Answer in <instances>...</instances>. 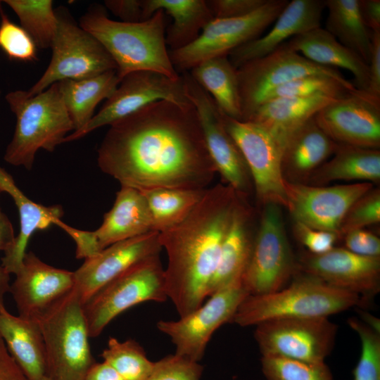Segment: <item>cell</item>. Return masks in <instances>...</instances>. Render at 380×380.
Returning a JSON list of instances; mask_svg holds the SVG:
<instances>
[{"label":"cell","mask_w":380,"mask_h":380,"mask_svg":"<svg viewBox=\"0 0 380 380\" xmlns=\"http://www.w3.org/2000/svg\"><path fill=\"white\" fill-rule=\"evenodd\" d=\"M97 153L103 173L139 191L204 189L217 174L191 102L156 101L114 122Z\"/></svg>","instance_id":"obj_1"},{"label":"cell","mask_w":380,"mask_h":380,"mask_svg":"<svg viewBox=\"0 0 380 380\" xmlns=\"http://www.w3.org/2000/svg\"><path fill=\"white\" fill-rule=\"evenodd\" d=\"M239 195L223 183L208 188L184 220L159 232L167 256L166 293L179 317L197 309L208 298Z\"/></svg>","instance_id":"obj_2"},{"label":"cell","mask_w":380,"mask_h":380,"mask_svg":"<svg viewBox=\"0 0 380 380\" xmlns=\"http://www.w3.org/2000/svg\"><path fill=\"white\" fill-rule=\"evenodd\" d=\"M80 26L106 49L116 65L121 80L138 71H152L172 79L180 77L170 58L165 42V15L157 11L139 23L110 19L102 7L90 8L80 20Z\"/></svg>","instance_id":"obj_3"},{"label":"cell","mask_w":380,"mask_h":380,"mask_svg":"<svg viewBox=\"0 0 380 380\" xmlns=\"http://www.w3.org/2000/svg\"><path fill=\"white\" fill-rule=\"evenodd\" d=\"M5 99L16 118L4 156L12 165L31 170L39 149L53 151L75 129L57 82L34 96L23 90L10 91Z\"/></svg>","instance_id":"obj_4"},{"label":"cell","mask_w":380,"mask_h":380,"mask_svg":"<svg viewBox=\"0 0 380 380\" xmlns=\"http://www.w3.org/2000/svg\"><path fill=\"white\" fill-rule=\"evenodd\" d=\"M283 289L267 294L248 295L232 320L241 327L286 317H329L363 302L357 294L331 286L296 272Z\"/></svg>","instance_id":"obj_5"},{"label":"cell","mask_w":380,"mask_h":380,"mask_svg":"<svg viewBox=\"0 0 380 380\" xmlns=\"http://www.w3.org/2000/svg\"><path fill=\"white\" fill-rule=\"evenodd\" d=\"M37 319L44 339L46 376L84 380L96 362L90 349L83 305L73 287Z\"/></svg>","instance_id":"obj_6"},{"label":"cell","mask_w":380,"mask_h":380,"mask_svg":"<svg viewBox=\"0 0 380 380\" xmlns=\"http://www.w3.org/2000/svg\"><path fill=\"white\" fill-rule=\"evenodd\" d=\"M159 255L134 265L83 305L90 338L100 335L115 317L129 308L146 301L163 303L167 299L165 269Z\"/></svg>","instance_id":"obj_7"},{"label":"cell","mask_w":380,"mask_h":380,"mask_svg":"<svg viewBox=\"0 0 380 380\" xmlns=\"http://www.w3.org/2000/svg\"><path fill=\"white\" fill-rule=\"evenodd\" d=\"M56 14L58 25L51 46V61L40 78L27 91L29 96L63 80H82L116 70L114 61L92 34L69 16Z\"/></svg>","instance_id":"obj_8"},{"label":"cell","mask_w":380,"mask_h":380,"mask_svg":"<svg viewBox=\"0 0 380 380\" xmlns=\"http://www.w3.org/2000/svg\"><path fill=\"white\" fill-rule=\"evenodd\" d=\"M250 260L242 278L249 295H262L285 287L296 272L281 206L263 205Z\"/></svg>","instance_id":"obj_9"},{"label":"cell","mask_w":380,"mask_h":380,"mask_svg":"<svg viewBox=\"0 0 380 380\" xmlns=\"http://www.w3.org/2000/svg\"><path fill=\"white\" fill-rule=\"evenodd\" d=\"M287 0H267L253 13L236 18H213L190 44L169 50L175 70L188 72L199 63L228 56L239 46L260 37L288 4Z\"/></svg>","instance_id":"obj_10"},{"label":"cell","mask_w":380,"mask_h":380,"mask_svg":"<svg viewBox=\"0 0 380 380\" xmlns=\"http://www.w3.org/2000/svg\"><path fill=\"white\" fill-rule=\"evenodd\" d=\"M338 327L329 317L272 319L255 325L262 356L319 363L331 353Z\"/></svg>","instance_id":"obj_11"},{"label":"cell","mask_w":380,"mask_h":380,"mask_svg":"<svg viewBox=\"0 0 380 380\" xmlns=\"http://www.w3.org/2000/svg\"><path fill=\"white\" fill-rule=\"evenodd\" d=\"M242 120H246L273 89L308 75H326L343 82L350 81L336 68L317 64L284 43L271 53L236 68Z\"/></svg>","instance_id":"obj_12"},{"label":"cell","mask_w":380,"mask_h":380,"mask_svg":"<svg viewBox=\"0 0 380 380\" xmlns=\"http://www.w3.org/2000/svg\"><path fill=\"white\" fill-rule=\"evenodd\" d=\"M248 295L242 280L236 281L213 293L191 313L177 320H160L156 327L170 338L175 354L199 362L214 332L232 322Z\"/></svg>","instance_id":"obj_13"},{"label":"cell","mask_w":380,"mask_h":380,"mask_svg":"<svg viewBox=\"0 0 380 380\" xmlns=\"http://www.w3.org/2000/svg\"><path fill=\"white\" fill-rule=\"evenodd\" d=\"M158 101L189 104L182 75L177 79L152 71L125 76L100 110L82 128L68 134L63 143L81 139L105 125H110Z\"/></svg>","instance_id":"obj_14"},{"label":"cell","mask_w":380,"mask_h":380,"mask_svg":"<svg viewBox=\"0 0 380 380\" xmlns=\"http://www.w3.org/2000/svg\"><path fill=\"white\" fill-rule=\"evenodd\" d=\"M58 227L75 241V257L88 259L108 246L153 231L151 213L141 191L121 186L111 209L105 213L101 226L94 231L74 228L62 220Z\"/></svg>","instance_id":"obj_15"},{"label":"cell","mask_w":380,"mask_h":380,"mask_svg":"<svg viewBox=\"0 0 380 380\" xmlns=\"http://www.w3.org/2000/svg\"><path fill=\"white\" fill-rule=\"evenodd\" d=\"M182 77L186 96L197 112L217 173L220 175L223 184L247 197L253 187L251 175L240 148L222 122L216 104L189 72H182Z\"/></svg>","instance_id":"obj_16"},{"label":"cell","mask_w":380,"mask_h":380,"mask_svg":"<svg viewBox=\"0 0 380 380\" xmlns=\"http://www.w3.org/2000/svg\"><path fill=\"white\" fill-rule=\"evenodd\" d=\"M219 112L225 129L245 158L258 200L262 205L275 203L285 207L281 152L274 140L258 124L232 119Z\"/></svg>","instance_id":"obj_17"},{"label":"cell","mask_w":380,"mask_h":380,"mask_svg":"<svg viewBox=\"0 0 380 380\" xmlns=\"http://www.w3.org/2000/svg\"><path fill=\"white\" fill-rule=\"evenodd\" d=\"M315 120L338 144L379 149L380 99L355 89L320 109Z\"/></svg>","instance_id":"obj_18"},{"label":"cell","mask_w":380,"mask_h":380,"mask_svg":"<svg viewBox=\"0 0 380 380\" xmlns=\"http://www.w3.org/2000/svg\"><path fill=\"white\" fill-rule=\"evenodd\" d=\"M284 184L285 207L294 222L337 234L350 206L374 187L369 182L327 186L284 180Z\"/></svg>","instance_id":"obj_19"},{"label":"cell","mask_w":380,"mask_h":380,"mask_svg":"<svg viewBox=\"0 0 380 380\" xmlns=\"http://www.w3.org/2000/svg\"><path fill=\"white\" fill-rule=\"evenodd\" d=\"M296 272L355 293L363 303L380 290V257L360 255L346 248L334 247L322 254L306 251L296 262Z\"/></svg>","instance_id":"obj_20"},{"label":"cell","mask_w":380,"mask_h":380,"mask_svg":"<svg viewBox=\"0 0 380 380\" xmlns=\"http://www.w3.org/2000/svg\"><path fill=\"white\" fill-rule=\"evenodd\" d=\"M162 250L159 232L143 235L113 243L96 255L84 260L74 272V288L84 305L105 285L137 262Z\"/></svg>","instance_id":"obj_21"},{"label":"cell","mask_w":380,"mask_h":380,"mask_svg":"<svg viewBox=\"0 0 380 380\" xmlns=\"http://www.w3.org/2000/svg\"><path fill=\"white\" fill-rule=\"evenodd\" d=\"M75 286L74 272L51 266L27 252L11 285L18 315L37 319Z\"/></svg>","instance_id":"obj_22"},{"label":"cell","mask_w":380,"mask_h":380,"mask_svg":"<svg viewBox=\"0 0 380 380\" xmlns=\"http://www.w3.org/2000/svg\"><path fill=\"white\" fill-rule=\"evenodd\" d=\"M324 8V0L289 1L270 32L234 49L228 55L230 62L238 68L271 53L288 39L320 27Z\"/></svg>","instance_id":"obj_23"},{"label":"cell","mask_w":380,"mask_h":380,"mask_svg":"<svg viewBox=\"0 0 380 380\" xmlns=\"http://www.w3.org/2000/svg\"><path fill=\"white\" fill-rule=\"evenodd\" d=\"M253 210L246 196L239 194L224 239L219 261L208 290V297L224 286L242 280L248 266L255 235Z\"/></svg>","instance_id":"obj_24"},{"label":"cell","mask_w":380,"mask_h":380,"mask_svg":"<svg viewBox=\"0 0 380 380\" xmlns=\"http://www.w3.org/2000/svg\"><path fill=\"white\" fill-rule=\"evenodd\" d=\"M0 190L13 198L19 214L20 231L12 246L4 253L1 265L5 271L15 275L20 270L27 246L32 234L44 230L61 220L63 208L59 205L46 206L30 199L17 186L13 177L0 166Z\"/></svg>","instance_id":"obj_25"},{"label":"cell","mask_w":380,"mask_h":380,"mask_svg":"<svg viewBox=\"0 0 380 380\" xmlns=\"http://www.w3.org/2000/svg\"><path fill=\"white\" fill-rule=\"evenodd\" d=\"M335 97L319 94L278 98L261 103L244 121L263 128L282 151L292 135Z\"/></svg>","instance_id":"obj_26"},{"label":"cell","mask_w":380,"mask_h":380,"mask_svg":"<svg viewBox=\"0 0 380 380\" xmlns=\"http://www.w3.org/2000/svg\"><path fill=\"white\" fill-rule=\"evenodd\" d=\"M338 145L319 127L314 116L292 135L282 151L284 180L305 184L310 175L334 153Z\"/></svg>","instance_id":"obj_27"},{"label":"cell","mask_w":380,"mask_h":380,"mask_svg":"<svg viewBox=\"0 0 380 380\" xmlns=\"http://www.w3.org/2000/svg\"><path fill=\"white\" fill-rule=\"evenodd\" d=\"M0 336L27 380L46 376V351L37 319L0 311Z\"/></svg>","instance_id":"obj_28"},{"label":"cell","mask_w":380,"mask_h":380,"mask_svg":"<svg viewBox=\"0 0 380 380\" xmlns=\"http://www.w3.org/2000/svg\"><path fill=\"white\" fill-rule=\"evenodd\" d=\"M286 44L291 49L317 64L350 71L355 78V88L366 91L369 84L368 65L325 29L319 27L296 35Z\"/></svg>","instance_id":"obj_29"},{"label":"cell","mask_w":380,"mask_h":380,"mask_svg":"<svg viewBox=\"0 0 380 380\" xmlns=\"http://www.w3.org/2000/svg\"><path fill=\"white\" fill-rule=\"evenodd\" d=\"M309 177L305 184L325 186L335 181H380V151L338 144L331 156Z\"/></svg>","instance_id":"obj_30"},{"label":"cell","mask_w":380,"mask_h":380,"mask_svg":"<svg viewBox=\"0 0 380 380\" xmlns=\"http://www.w3.org/2000/svg\"><path fill=\"white\" fill-rule=\"evenodd\" d=\"M145 20L162 10L173 20L167 30L166 44L177 50L192 43L214 18L205 0H142Z\"/></svg>","instance_id":"obj_31"},{"label":"cell","mask_w":380,"mask_h":380,"mask_svg":"<svg viewBox=\"0 0 380 380\" xmlns=\"http://www.w3.org/2000/svg\"><path fill=\"white\" fill-rule=\"evenodd\" d=\"M120 82L116 70L82 80H66L57 82L72 121L74 131L80 129L91 120L97 105L102 100L108 99Z\"/></svg>","instance_id":"obj_32"},{"label":"cell","mask_w":380,"mask_h":380,"mask_svg":"<svg viewBox=\"0 0 380 380\" xmlns=\"http://www.w3.org/2000/svg\"><path fill=\"white\" fill-rule=\"evenodd\" d=\"M189 74L211 96L221 113L232 119L242 120L236 68L228 56L205 61L193 68Z\"/></svg>","instance_id":"obj_33"},{"label":"cell","mask_w":380,"mask_h":380,"mask_svg":"<svg viewBox=\"0 0 380 380\" xmlns=\"http://www.w3.org/2000/svg\"><path fill=\"white\" fill-rule=\"evenodd\" d=\"M328 10L325 30L368 65L372 32L362 18L359 0H324Z\"/></svg>","instance_id":"obj_34"},{"label":"cell","mask_w":380,"mask_h":380,"mask_svg":"<svg viewBox=\"0 0 380 380\" xmlns=\"http://www.w3.org/2000/svg\"><path fill=\"white\" fill-rule=\"evenodd\" d=\"M207 189L161 188L141 191L151 213L153 231L161 232L184 220L203 198Z\"/></svg>","instance_id":"obj_35"},{"label":"cell","mask_w":380,"mask_h":380,"mask_svg":"<svg viewBox=\"0 0 380 380\" xmlns=\"http://www.w3.org/2000/svg\"><path fill=\"white\" fill-rule=\"evenodd\" d=\"M18 16L20 26L37 48H51L57 25V14L51 0H5Z\"/></svg>","instance_id":"obj_36"},{"label":"cell","mask_w":380,"mask_h":380,"mask_svg":"<svg viewBox=\"0 0 380 380\" xmlns=\"http://www.w3.org/2000/svg\"><path fill=\"white\" fill-rule=\"evenodd\" d=\"M124 380H146L154 367L141 345L133 339L120 341L110 338L101 354Z\"/></svg>","instance_id":"obj_37"},{"label":"cell","mask_w":380,"mask_h":380,"mask_svg":"<svg viewBox=\"0 0 380 380\" xmlns=\"http://www.w3.org/2000/svg\"><path fill=\"white\" fill-rule=\"evenodd\" d=\"M355 89L351 82H343L326 75H308L273 89L265 94L261 103L278 98L305 97L319 94L338 98Z\"/></svg>","instance_id":"obj_38"},{"label":"cell","mask_w":380,"mask_h":380,"mask_svg":"<svg viewBox=\"0 0 380 380\" xmlns=\"http://www.w3.org/2000/svg\"><path fill=\"white\" fill-rule=\"evenodd\" d=\"M260 362L267 380H333L325 362H305L275 356H262Z\"/></svg>","instance_id":"obj_39"},{"label":"cell","mask_w":380,"mask_h":380,"mask_svg":"<svg viewBox=\"0 0 380 380\" xmlns=\"http://www.w3.org/2000/svg\"><path fill=\"white\" fill-rule=\"evenodd\" d=\"M348 324L361 343L360 357L353 371L354 380H380L379 330L355 317L350 318Z\"/></svg>","instance_id":"obj_40"},{"label":"cell","mask_w":380,"mask_h":380,"mask_svg":"<svg viewBox=\"0 0 380 380\" xmlns=\"http://www.w3.org/2000/svg\"><path fill=\"white\" fill-rule=\"evenodd\" d=\"M0 48L14 61L30 62L37 60V47L30 35L12 22L0 1Z\"/></svg>","instance_id":"obj_41"},{"label":"cell","mask_w":380,"mask_h":380,"mask_svg":"<svg viewBox=\"0 0 380 380\" xmlns=\"http://www.w3.org/2000/svg\"><path fill=\"white\" fill-rule=\"evenodd\" d=\"M380 222V189L372 187L358 198L345 214L338 235L342 239L347 233L365 229Z\"/></svg>","instance_id":"obj_42"},{"label":"cell","mask_w":380,"mask_h":380,"mask_svg":"<svg viewBox=\"0 0 380 380\" xmlns=\"http://www.w3.org/2000/svg\"><path fill=\"white\" fill-rule=\"evenodd\" d=\"M203 367L197 362L172 354L154 362L146 380H201Z\"/></svg>","instance_id":"obj_43"},{"label":"cell","mask_w":380,"mask_h":380,"mask_svg":"<svg viewBox=\"0 0 380 380\" xmlns=\"http://www.w3.org/2000/svg\"><path fill=\"white\" fill-rule=\"evenodd\" d=\"M293 233L307 251L312 254H322L330 251L339 239L336 233L314 229L298 222H294Z\"/></svg>","instance_id":"obj_44"},{"label":"cell","mask_w":380,"mask_h":380,"mask_svg":"<svg viewBox=\"0 0 380 380\" xmlns=\"http://www.w3.org/2000/svg\"><path fill=\"white\" fill-rule=\"evenodd\" d=\"M267 0H210L206 1L214 18H236L248 15Z\"/></svg>","instance_id":"obj_45"},{"label":"cell","mask_w":380,"mask_h":380,"mask_svg":"<svg viewBox=\"0 0 380 380\" xmlns=\"http://www.w3.org/2000/svg\"><path fill=\"white\" fill-rule=\"evenodd\" d=\"M345 248L362 256L380 257V239L365 229L347 233L343 237Z\"/></svg>","instance_id":"obj_46"},{"label":"cell","mask_w":380,"mask_h":380,"mask_svg":"<svg viewBox=\"0 0 380 380\" xmlns=\"http://www.w3.org/2000/svg\"><path fill=\"white\" fill-rule=\"evenodd\" d=\"M2 191L0 190V194ZM15 236L11 222L0 208V251H7L13 244ZM10 274L0 265V311L6 309L5 295L10 292Z\"/></svg>","instance_id":"obj_47"},{"label":"cell","mask_w":380,"mask_h":380,"mask_svg":"<svg viewBox=\"0 0 380 380\" xmlns=\"http://www.w3.org/2000/svg\"><path fill=\"white\" fill-rule=\"evenodd\" d=\"M106 7L125 23L146 20L142 0H106Z\"/></svg>","instance_id":"obj_48"},{"label":"cell","mask_w":380,"mask_h":380,"mask_svg":"<svg viewBox=\"0 0 380 380\" xmlns=\"http://www.w3.org/2000/svg\"><path fill=\"white\" fill-rule=\"evenodd\" d=\"M368 69L369 84L366 92L380 99V31L372 32Z\"/></svg>","instance_id":"obj_49"},{"label":"cell","mask_w":380,"mask_h":380,"mask_svg":"<svg viewBox=\"0 0 380 380\" xmlns=\"http://www.w3.org/2000/svg\"><path fill=\"white\" fill-rule=\"evenodd\" d=\"M0 380H27L0 336Z\"/></svg>","instance_id":"obj_50"},{"label":"cell","mask_w":380,"mask_h":380,"mask_svg":"<svg viewBox=\"0 0 380 380\" xmlns=\"http://www.w3.org/2000/svg\"><path fill=\"white\" fill-rule=\"evenodd\" d=\"M359 5L366 26L372 32L380 31V0H359Z\"/></svg>","instance_id":"obj_51"},{"label":"cell","mask_w":380,"mask_h":380,"mask_svg":"<svg viewBox=\"0 0 380 380\" xmlns=\"http://www.w3.org/2000/svg\"><path fill=\"white\" fill-rule=\"evenodd\" d=\"M84 380H124L108 363L95 362L89 369Z\"/></svg>","instance_id":"obj_52"},{"label":"cell","mask_w":380,"mask_h":380,"mask_svg":"<svg viewBox=\"0 0 380 380\" xmlns=\"http://www.w3.org/2000/svg\"><path fill=\"white\" fill-rule=\"evenodd\" d=\"M38 380H51V379H49V378L48 376H43V377L40 378V379H38Z\"/></svg>","instance_id":"obj_53"},{"label":"cell","mask_w":380,"mask_h":380,"mask_svg":"<svg viewBox=\"0 0 380 380\" xmlns=\"http://www.w3.org/2000/svg\"><path fill=\"white\" fill-rule=\"evenodd\" d=\"M0 95H1V90H0Z\"/></svg>","instance_id":"obj_54"}]
</instances>
